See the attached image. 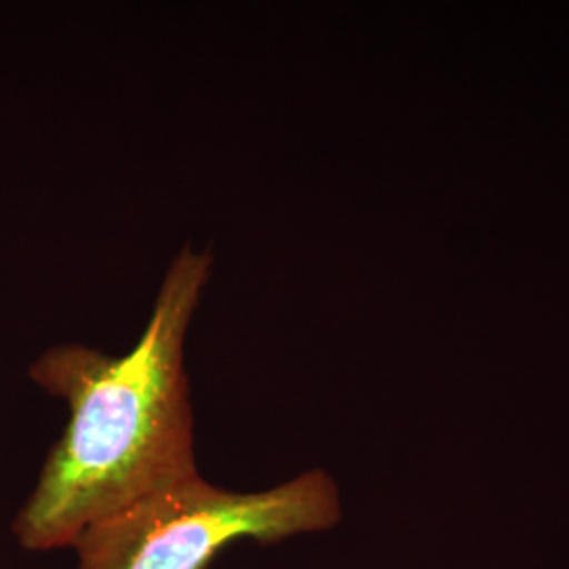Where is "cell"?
<instances>
[{"label":"cell","mask_w":569,"mask_h":569,"mask_svg":"<svg viewBox=\"0 0 569 569\" xmlns=\"http://www.w3.org/2000/svg\"><path fill=\"white\" fill-rule=\"evenodd\" d=\"M211 268L209 251L183 247L127 355L61 345L30 367L70 420L13 523L23 549L74 547L87 529L199 475L183 352Z\"/></svg>","instance_id":"obj_1"},{"label":"cell","mask_w":569,"mask_h":569,"mask_svg":"<svg viewBox=\"0 0 569 569\" xmlns=\"http://www.w3.org/2000/svg\"><path fill=\"white\" fill-rule=\"evenodd\" d=\"M338 519V489L323 470L256 493L194 475L87 529L74 549L79 569H207L234 540L277 542Z\"/></svg>","instance_id":"obj_2"}]
</instances>
